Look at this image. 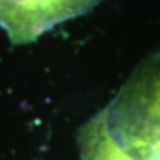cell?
<instances>
[{
	"mask_svg": "<svg viewBox=\"0 0 160 160\" xmlns=\"http://www.w3.org/2000/svg\"><path fill=\"white\" fill-rule=\"evenodd\" d=\"M109 132L136 160H160V52L140 64L103 109Z\"/></svg>",
	"mask_w": 160,
	"mask_h": 160,
	"instance_id": "6da1fadb",
	"label": "cell"
},
{
	"mask_svg": "<svg viewBox=\"0 0 160 160\" xmlns=\"http://www.w3.org/2000/svg\"><path fill=\"white\" fill-rule=\"evenodd\" d=\"M103 0H0V28L13 44H28Z\"/></svg>",
	"mask_w": 160,
	"mask_h": 160,
	"instance_id": "7a4b0ae2",
	"label": "cell"
},
{
	"mask_svg": "<svg viewBox=\"0 0 160 160\" xmlns=\"http://www.w3.org/2000/svg\"><path fill=\"white\" fill-rule=\"evenodd\" d=\"M79 147L83 160H136L109 132L103 109L82 127Z\"/></svg>",
	"mask_w": 160,
	"mask_h": 160,
	"instance_id": "3957f363",
	"label": "cell"
}]
</instances>
